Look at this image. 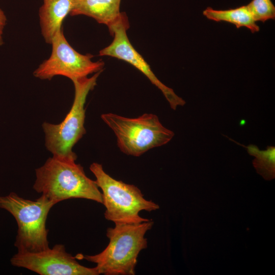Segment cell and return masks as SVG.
Segmentation results:
<instances>
[{"label":"cell","mask_w":275,"mask_h":275,"mask_svg":"<svg viewBox=\"0 0 275 275\" xmlns=\"http://www.w3.org/2000/svg\"><path fill=\"white\" fill-rule=\"evenodd\" d=\"M76 160L52 156L36 169L34 190L56 204L81 198L102 204V193L95 181L88 178Z\"/></svg>","instance_id":"cell-1"},{"label":"cell","mask_w":275,"mask_h":275,"mask_svg":"<svg viewBox=\"0 0 275 275\" xmlns=\"http://www.w3.org/2000/svg\"><path fill=\"white\" fill-rule=\"evenodd\" d=\"M153 224L152 219L136 224L116 223L114 228L107 229L109 243L101 252L91 256L79 254L76 258L95 263L98 274L134 275L138 255L147 247L145 235Z\"/></svg>","instance_id":"cell-2"},{"label":"cell","mask_w":275,"mask_h":275,"mask_svg":"<svg viewBox=\"0 0 275 275\" xmlns=\"http://www.w3.org/2000/svg\"><path fill=\"white\" fill-rule=\"evenodd\" d=\"M56 204L43 195L35 200L24 199L14 192L0 195V208L12 214L17 222L14 246L17 252H38L49 248L46 222Z\"/></svg>","instance_id":"cell-3"},{"label":"cell","mask_w":275,"mask_h":275,"mask_svg":"<svg viewBox=\"0 0 275 275\" xmlns=\"http://www.w3.org/2000/svg\"><path fill=\"white\" fill-rule=\"evenodd\" d=\"M90 170L96 178V184L102 190L106 219L115 224L140 223L149 220L140 216L141 211L151 212L159 208L152 201L145 199L136 186L117 180L107 174L102 164L93 162Z\"/></svg>","instance_id":"cell-4"},{"label":"cell","mask_w":275,"mask_h":275,"mask_svg":"<svg viewBox=\"0 0 275 275\" xmlns=\"http://www.w3.org/2000/svg\"><path fill=\"white\" fill-rule=\"evenodd\" d=\"M101 118L114 132L120 151L128 155L140 156L167 144L174 135V132L164 127L153 114L131 118L105 113Z\"/></svg>","instance_id":"cell-5"},{"label":"cell","mask_w":275,"mask_h":275,"mask_svg":"<svg viewBox=\"0 0 275 275\" xmlns=\"http://www.w3.org/2000/svg\"><path fill=\"white\" fill-rule=\"evenodd\" d=\"M101 71L90 77L73 81L74 98L72 107L64 120L58 124L44 122L42 127L45 135V146L54 156L76 160L74 146L86 133L85 104L87 97L97 84Z\"/></svg>","instance_id":"cell-6"},{"label":"cell","mask_w":275,"mask_h":275,"mask_svg":"<svg viewBox=\"0 0 275 275\" xmlns=\"http://www.w3.org/2000/svg\"><path fill=\"white\" fill-rule=\"evenodd\" d=\"M51 44L50 56L34 72L37 78L50 80L55 76L62 75L73 81L102 71L103 68V62H93L92 54H82L75 50L66 40L62 29L53 36Z\"/></svg>","instance_id":"cell-7"},{"label":"cell","mask_w":275,"mask_h":275,"mask_svg":"<svg viewBox=\"0 0 275 275\" xmlns=\"http://www.w3.org/2000/svg\"><path fill=\"white\" fill-rule=\"evenodd\" d=\"M129 26L126 15L122 12L118 20L108 28L114 36L112 42L99 51V56L112 57L132 65L161 91L173 109L175 110L178 106H183L185 101L158 79L148 64L132 45L126 33Z\"/></svg>","instance_id":"cell-8"},{"label":"cell","mask_w":275,"mask_h":275,"mask_svg":"<svg viewBox=\"0 0 275 275\" xmlns=\"http://www.w3.org/2000/svg\"><path fill=\"white\" fill-rule=\"evenodd\" d=\"M66 251L64 245L57 244L38 252H17L10 259L16 267L28 269L41 275H98L95 267L80 264Z\"/></svg>","instance_id":"cell-9"},{"label":"cell","mask_w":275,"mask_h":275,"mask_svg":"<svg viewBox=\"0 0 275 275\" xmlns=\"http://www.w3.org/2000/svg\"><path fill=\"white\" fill-rule=\"evenodd\" d=\"M73 0H43L39 16L42 35L46 43L51 44L55 34L62 29V23L70 14Z\"/></svg>","instance_id":"cell-10"},{"label":"cell","mask_w":275,"mask_h":275,"mask_svg":"<svg viewBox=\"0 0 275 275\" xmlns=\"http://www.w3.org/2000/svg\"><path fill=\"white\" fill-rule=\"evenodd\" d=\"M121 0H73L71 16L84 15L92 17L108 28L121 16Z\"/></svg>","instance_id":"cell-11"},{"label":"cell","mask_w":275,"mask_h":275,"mask_svg":"<svg viewBox=\"0 0 275 275\" xmlns=\"http://www.w3.org/2000/svg\"><path fill=\"white\" fill-rule=\"evenodd\" d=\"M203 14L208 19L216 22H227L235 25L237 29L246 27L252 33L260 30L246 5L227 10H214L207 7Z\"/></svg>","instance_id":"cell-12"},{"label":"cell","mask_w":275,"mask_h":275,"mask_svg":"<svg viewBox=\"0 0 275 275\" xmlns=\"http://www.w3.org/2000/svg\"><path fill=\"white\" fill-rule=\"evenodd\" d=\"M237 144L246 148L249 154L255 157L253 164L257 171L264 178L272 179L274 177L275 171V147L267 146L266 150H260L254 145L244 146L230 139Z\"/></svg>","instance_id":"cell-13"},{"label":"cell","mask_w":275,"mask_h":275,"mask_svg":"<svg viewBox=\"0 0 275 275\" xmlns=\"http://www.w3.org/2000/svg\"><path fill=\"white\" fill-rule=\"evenodd\" d=\"M246 6L256 21L264 23L275 18V7L271 0H252Z\"/></svg>","instance_id":"cell-14"},{"label":"cell","mask_w":275,"mask_h":275,"mask_svg":"<svg viewBox=\"0 0 275 275\" xmlns=\"http://www.w3.org/2000/svg\"><path fill=\"white\" fill-rule=\"evenodd\" d=\"M7 23V17L4 12L0 8V46L4 44V29Z\"/></svg>","instance_id":"cell-15"}]
</instances>
